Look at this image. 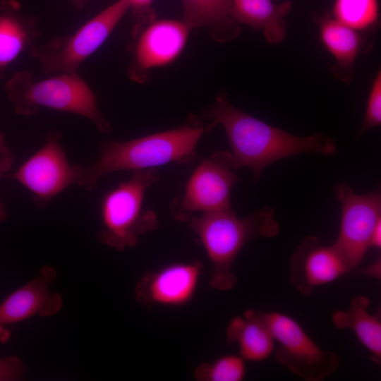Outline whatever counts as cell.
I'll return each instance as SVG.
<instances>
[{
	"instance_id": "13",
	"label": "cell",
	"mask_w": 381,
	"mask_h": 381,
	"mask_svg": "<svg viewBox=\"0 0 381 381\" xmlns=\"http://www.w3.org/2000/svg\"><path fill=\"white\" fill-rule=\"evenodd\" d=\"M351 272L332 245L325 246L315 236L305 237L294 250L290 264V282L303 296L333 282Z\"/></svg>"
},
{
	"instance_id": "28",
	"label": "cell",
	"mask_w": 381,
	"mask_h": 381,
	"mask_svg": "<svg viewBox=\"0 0 381 381\" xmlns=\"http://www.w3.org/2000/svg\"><path fill=\"white\" fill-rule=\"evenodd\" d=\"M380 248L381 247V221L375 226L370 239V248Z\"/></svg>"
},
{
	"instance_id": "24",
	"label": "cell",
	"mask_w": 381,
	"mask_h": 381,
	"mask_svg": "<svg viewBox=\"0 0 381 381\" xmlns=\"http://www.w3.org/2000/svg\"><path fill=\"white\" fill-rule=\"evenodd\" d=\"M26 370V365L16 356L0 357V381L20 380Z\"/></svg>"
},
{
	"instance_id": "14",
	"label": "cell",
	"mask_w": 381,
	"mask_h": 381,
	"mask_svg": "<svg viewBox=\"0 0 381 381\" xmlns=\"http://www.w3.org/2000/svg\"><path fill=\"white\" fill-rule=\"evenodd\" d=\"M56 277L54 267L44 266L37 277L9 294L0 304V326L22 322L35 315L50 317L56 314L62 306V298L49 290Z\"/></svg>"
},
{
	"instance_id": "11",
	"label": "cell",
	"mask_w": 381,
	"mask_h": 381,
	"mask_svg": "<svg viewBox=\"0 0 381 381\" xmlns=\"http://www.w3.org/2000/svg\"><path fill=\"white\" fill-rule=\"evenodd\" d=\"M202 272L198 260L167 265L145 274L135 287V297L141 305L179 307L193 298Z\"/></svg>"
},
{
	"instance_id": "20",
	"label": "cell",
	"mask_w": 381,
	"mask_h": 381,
	"mask_svg": "<svg viewBox=\"0 0 381 381\" xmlns=\"http://www.w3.org/2000/svg\"><path fill=\"white\" fill-rule=\"evenodd\" d=\"M320 37L328 52L336 61L333 71L344 82L353 78V66L361 49L358 31L334 18H323L320 23Z\"/></svg>"
},
{
	"instance_id": "7",
	"label": "cell",
	"mask_w": 381,
	"mask_h": 381,
	"mask_svg": "<svg viewBox=\"0 0 381 381\" xmlns=\"http://www.w3.org/2000/svg\"><path fill=\"white\" fill-rule=\"evenodd\" d=\"M239 181L229 152H215L195 167L181 194L171 201V215L178 221L187 222L195 213L233 210L231 191Z\"/></svg>"
},
{
	"instance_id": "15",
	"label": "cell",
	"mask_w": 381,
	"mask_h": 381,
	"mask_svg": "<svg viewBox=\"0 0 381 381\" xmlns=\"http://www.w3.org/2000/svg\"><path fill=\"white\" fill-rule=\"evenodd\" d=\"M37 21L25 16L14 0L0 1V81L8 66L24 52L37 45Z\"/></svg>"
},
{
	"instance_id": "22",
	"label": "cell",
	"mask_w": 381,
	"mask_h": 381,
	"mask_svg": "<svg viewBox=\"0 0 381 381\" xmlns=\"http://www.w3.org/2000/svg\"><path fill=\"white\" fill-rule=\"evenodd\" d=\"M245 361L240 356L225 355L199 365L195 377L201 381H241L246 372Z\"/></svg>"
},
{
	"instance_id": "25",
	"label": "cell",
	"mask_w": 381,
	"mask_h": 381,
	"mask_svg": "<svg viewBox=\"0 0 381 381\" xmlns=\"http://www.w3.org/2000/svg\"><path fill=\"white\" fill-rule=\"evenodd\" d=\"M154 0H127L136 20L133 35L137 34L145 26L152 21L154 14L152 4ZM151 23V22H150Z\"/></svg>"
},
{
	"instance_id": "10",
	"label": "cell",
	"mask_w": 381,
	"mask_h": 381,
	"mask_svg": "<svg viewBox=\"0 0 381 381\" xmlns=\"http://www.w3.org/2000/svg\"><path fill=\"white\" fill-rule=\"evenodd\" d=\"M334 194L341 203V215L333 246L353 271L365 257L372 232L381 221V193L377 188L359 195L346 183H339L334 187Z\"/></svg>"
},
{
	"instance_id": "3",
	"label": "cell",
	"mask_w": 381,
	"mask_h": 381,
	"mask_svg": "<svg viewBox=\"0 0 381 381\" xmlns=\"http://www.w3.org/2000/svg\"><path fill=\"white\" fill-rule=\"evenodd\" d=\"M188 226L197 235L212 266L210 286L226 291L237 283L234 263L252 240L272 238L279 231L274 209L269 206L240 218L233 210L190 217Z\"/></svg>"
},
{
	"instance_id": "2",
	"label": "cell",
	"mask_w": 381,
	"mask_h": 381,
	"mask_svg": "<svg viewBox=\"0 0 381 381\" xmlns=\"http://www.w3.org/2000/svg\"><path fill=\"white\" fill-rule=\"evenodd\" d=\"M204 132L202 122L190 116L185 123L171 130L127 141H104L92 163L75 164V185L92 190L103 177L116 171L190 162L196 157V147Z\"/></svg>"
},
{
	"instance_id": "26",
	"label": "cell",
	"mask_w": 381,
	"mask_h": 381,
	"mask_svg": "<svg viewBox=\"0 0 381 381\" xmlns=\"http://www.w3.org/2000/svg\"><path fill=\"white\" fill-rule=\"evenodd\" d=\"M14 162L12 150L8 145L6 136L0 133V179L5 177L11 169ZM7 218V211L4 202L0 200V222Z\"/></svg>"
},
{
	"instance_id": "27",
	"label": "cell",
	"mask_w": 381,
	"mask_h": 381,
	"mask_svg": "<svg viewBox=\"0 0 381 381\" xmlns=\"http://www.w3.org/2000/svg\"><path fill=\"white\" fill-rule=\"evenodd\" d=\"M380 267H381V260L380 258H377V260L373 262L372 265L368 267L363 269L359 272L360 274L370 276L372 277H375L377 279L380 278Z\"/></svg>"
},
{
	"instance_id": "23",
	"label": "cell",
	"mask_w": 381,
	"mask_h": 381,
	"mask_svg": "<svg viewBox=\"0 0 381 381\" xmlns=\"http://www.w3.org/2000/svg\"><path fill=\"white\" fill-rule=\"evenodd\" d=\"M381 123V72L379 71L371 85L366 104L364 119L358 133L361 136L365 131Z\"/></svg>"
},
{
	"instance_id": "12",
	"label": "cell",
	"mask_w": 381,
	"mask_h": 381,
	"mask_svg": "<svg viewBox=\"0 0 381 381\" xmlns=\"http://www.w3.org/2000/svg\"><path fill=\"white\" fill-rule=\"evenodd\" d=\"M190 28L185 22L176 20L152 21L134 36L133 62L129 77L142 82L145 72L172 63L182 52Z\"/></svg>"
},
{
	"instance_id": "9",
	"label": "cell",
	"mask_w": 381,
	"mask_h": 381,
	"mask_svg": "<svg viewBox=\"0 0 381 381\" xmlns=\"http://www.w3.org/2000/svg\"><path fill=\"white\" fill-rule=\"evenodd\" d=\"M61 139L59 131H52L35 153L13 173L5 176L30 192L37 209L45 208L59 194L76 183L75 164L69 162Z\"/></svg>"
},
{
	"instance_id": "16",
	"label": "cell",
	"mask_w": 381,
	"mask_h": 381,
	"mask_svg": "<svg viewBox=\"0 0 381 381\" xmlns=\"http://www.w3.org/2000/svg\"><path fill=\"white\" fill-rule=\"evenodd\" d=\"M226 342L236 345L245 361L260 362L274 351V338L258 312L247 310L243 316L234 318L226 331Z\"/></svg>"
},
{
	"instance_id": "18",
	"label": "cell",
	"mask_w": 381,
	"mask_h": 381,
	"mask_svg": "<svg viewBox=\"0 0 381 381\" xmlns=\"http://www.w3.org/2000/svg\"><path fill=\"white\" fill-rule=\"evenodd\" d=\"M369 299L357 295L351 301L349 308L333 313V325L339 329H350L360 342L369 351L373 361L377 365L381 361L380 311L373 315L369 312Z\"/></svg>"
},
{
	"instance_id": "30",
	"label": "cell",
	"mask_w": 381,
	"mask_h": 381,
	"mask_svg": "<svg viewBox=\"0 0 381 381\" xmlns=\"http://www.w3.org/2000/svg\"><path fill=\"white\" fill-rule=\"evenodd\" d=\"M85 1L86 0H73L75 6L78 8H82L84 6Z\"/></svg>"
},
{
	"instance_id": "5",
	"label": "cell",
	"mask_w": 381,
	"mask_h": 381,
	"mask_svg": "<svg viewBox=\"0 0 381 381\" xmlns=\"http://www.w3.org/2000/svg\"><path fill=\"white\" fill-rule=\"evenodd\" d=\"M157 168L133 171L131 176L109 190L100 204V243L123 250L135 246L140 236L157 228V214L144 209L147 190L159 180Z\"/></svg>"
},
{
	"instance_id": "1",
	"label": "cell",
	"mask_w": 381,
	"mask_h": 381,
	"mask_svg": "<svg viewBox=\"0 0 381 381\" xmlns=\"http://www.w3.org/2000/svg\"><path fill=\"white\" fill-rule=\"evenodd\" d=\"M210 121L205 128L209 132L217 125L226 132L231 148L229 157L234 169H250L258 181L267 166L284 158L315 152L334 157L336 141L321 133L297 136L274 127L232 105L224 94L202 113Z\"/></svg>"
},
{
	"instance_id": "19",
	"label": "cell",
	"mask_w": 381,
	"mask_h": 381,
	"mask_svg": "<svg viewBox=\"0 0 381 381\" xmlns=\"http://www.w3.org/2000/svg\"><path fill=\"white\" fill-rule=\"evenodd\" d=\"M184 22L191 30L208 27L220 42L231 40L241 32L231 17V0H182Z\"/></svg>"
},
{
	"instance_id": "17",
	"label": "cell",
	"mask_w": 381,
	"mask_h": 381,
	"mask_svg": "<svg viewBox=\"0 0 381 381\" xmlns=\"http://www.w3.org/2000/svg\"><path fill=\"white\" fill-rule=\"evenodd\" d=\"M231 17L237 23L262 31L267 41L281 43L286 36V16L292 8L287 1L275 4L272 0H231Z\"/></svg>"
},
{
	"instance_id": "6",
	"label": "cell",
	"mask_w": 381,
	"mask_h": 381,
	"mask_svg": "<svg viewBox=\"0 0 381 381\" xmlns=\"http://www.w3.org/2000/svg\"><path fill=\"white\" fill-rule=\"evenodd\" d=\"M129 8L127 0H117L74 32L36 45L31 56L47 74L78 73L82 63L104 44Z\"/></svg>"
},
{
	"instance_id": "21",
	"label": "cell",
	"mask_w": 381,
	"mask_h": 381,
	"mask_svg": "<svg viewBox=\"0 0 381 381\" xmlns=\"http://www.w3.org/2000/svg\"><path fill=\"white\" fill-rule=\"evenodd\" d=\"M334 18L358 31L372 28L378 20V0H335Z\"/></svg>"
},
{
	"instance_id": "29",
	"label": "cell",
	"mask_w": 381,
	"mask_h": 381,
	"mask_svg": "<svg viewBox=\"0 0 381 381\" xmlns=\"http://www.w3.org/2000/svg\"><path fill=\"white\" fill-rule=\"evenodd\" d=\"M11 337V332L4 327L0 326V344H4L8 341Z\"/></svg>"
},
{
	"instance_id": "4",
	"label": "cell",
	"mask_w": 381,
	"mask_h": 381,
	"mask_svg": "<svg viewBox=\"0 0 381 381\" xmlns=\"http://www.w3.org/2000/svg\"><path fill=\"white\" fill-rule=\"evenodd\" d=\"M4 90L18 115L31 116L44 107L85 117L103 134L111 131L94 92L78 73L35 80L30 71H17L6 82Z\"/></svg>"
},
{
	"instance_id": "8",
	"label": "cell",
	"mask_w": 381,
	"mask_h": 381,
	"mask_svg": "<svg viewBox=\"0 0 381 381\" xmlns=\"http://www.w3.org/2000/svg\"><path fill=\"white\" fill-rule=\"evenodd\" d=\"M278 344L277 361L306 381H322L338 368L339 356L322 349L294 318L276 311L258 312Z\"/></svg>"
}]
</instances>
